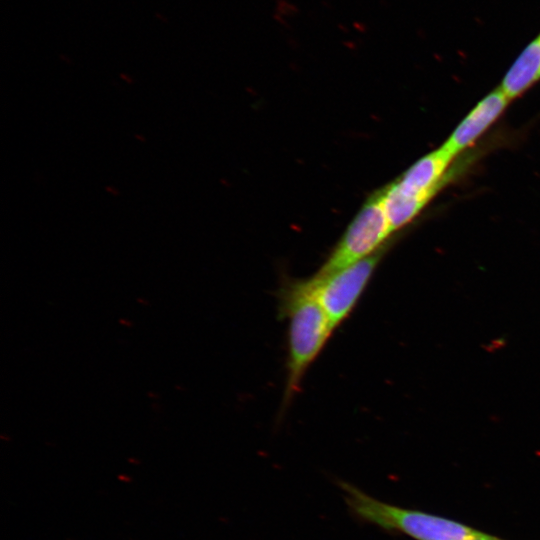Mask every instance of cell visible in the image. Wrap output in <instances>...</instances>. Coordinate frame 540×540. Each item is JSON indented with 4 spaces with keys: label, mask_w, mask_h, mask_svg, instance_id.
I'll return each instance as SVG.
<instances>
[{
    "label": "cell",
    "mask_w": 540,
    "mask_h": 540,
    "mask_svg": "<svg viewBox=\"0 0 540 540\" xmlns=\"http://www.w3.org/2000/svg\"><path fill=\"white\" fill-rule=\"evenodd\" d=\"M280 316L288 319V353L283 407L301 389L304 376L333 329L313 293L309 280L288 281L279 293Z\"/></svg>",
    "instance_id": "cell-1"
},
{
    "label": "cell",
    "mask_w": 540,
    "mask_h": 540,
    "mask_svg": "<svg viewBox=\"0 0 540 540\" xmlns=\"http://www.w3.org/2000/svg\"><path fill=\"white\" fill-rule=\"evenodd\" d=\"M386 247L325 277L312 276L309 283L333 331L351 314L370 282Z\"/></svg>",
    "instance_id": "cell-5"
},
{
    "label": "cell",
    "mask_w": 540,
    "mask_h": 540,
    "mask_svg": "<svg viewBox=\"0 0 540 540\" xmlns=\"http://www.w3.org/2000/svg\"><path fill=\"white\" fill-rule=\"evenodd\" d=\"M455 159L442 146L426 154L396 181L384 187V205L395 229H401L424 209L440 188Z\"/></svg>",
    "instance_id": "cell-3"
},
{
    "label": "cell",
    "mask_w": 540,
    "mask_h": 540,
    "mask_svg": "<svg viewBox=\"0 0 540 540\" xmlns=\"http://www.w3.org/2000/svg\"><path fill=\"white\" fill-rule=\"evenodd\" d=\"M511 100L498 87L481 99L442 144L453 157L471 147L502 115Z\"/></svg>",
    "instance_id": "cell-6"
},
{
    "label": "cell",
    "mask_w": 540,
    "mask_h": 540,
    "mask_svg": "<svg viewBox=\"0 0 540 540\" xmlns=\"http://www.w3.org/2000/svg\"><path fill=\"white\" fill-rule=\"evenodd\" d=\"M468 540H505V539L483 532L481 535L468 539Z\"/></svg>",
    "instance_id": "cell-8"
},
{
    "label": "cell",
    "mask_w": 540,
    "mask_h": 540,
    "mask_svg": "<svg viewBox=\"0 0 540 540\" xmlns=\"http://www.w3.org/2000/svg\"><path fill=\"white\" fill-rule=\"evenodd\" d=\"M337 484L352 516L388 532L414 540H468L484 532L443 516L383 502L345 480Z\"/></svg>",
    "instance_id": "cell-2"
},
{
    "label": "cell",
    "mask_w": 540,
    "mask_h": 540,
    "mask_svg": "<svg viewBox=\"0 0 540 540\" xmlns=\"http://www.w3.org/2000/svg\"><path fill=\"white\" fill-rule=\"evenodd\" d=\"M391 234L380 189L366 200L314 276H328L368 257L385 246Z\"/></svg>",
    "instance_id": "cell-4"
},
{
    "label": "cell",
    "mask_w": 540,
    "mask_h": 540,
    "mask_svg": "<svg viewBox=\"0 0 540 540\" xmlns=\"http://www.w3.org/2000/svg\"><path fill=\"white\" fill-rule=\"evenodd\" d=\"M540 80V33L522 50L499 88L513 100Z\"/></svg>",
    "instance_id": "cell-7"
}]
</instances>
